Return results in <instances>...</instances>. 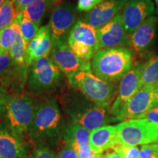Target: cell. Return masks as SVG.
<instances>
[{"mask_svg":"<svg viewBox=\"0 0 158 158\" xmlns=\"http://www.w3.org/2000/svg\"><path fill=\"white\" fill-rule=\"evenodd\" d=\"M59 100L54 96L37 98L35 113L29 127L28 138L35 145L56 149L64 142L67 120Z\"/></svg>","mask_w":158,"mask_h":158,"instance_id":"obj_1","label":"cell"},{"mask_svg":"<svg viewBox=\"0 0 158 158\" xmlns=\"http://www.w3.org/2000/svg\"><path fill=\"white\" fill-rule=\"evenodd\" d=\"M58 100L69 120L90 131L116 122L109 109L97 106L68 84L60 92Z\"/></svg>","mask_w":158,"mask_h":158,"instance_id":"obj_2","label":"cell"},{"mask_svg":"<svg viewBox=\"0 0 158 158\" xmlns=\"http://www.w3.org/2000/svg\"><path fill=\"white\" fill-rule=\"evenodd\" d=\"M68 78L48 56L37 59L29 65L26 89L35 98L60 94Z\"/></svg>","mask_w":158,"mask_h":158,"instance_id":"obj_3","label":"cell"},{"mask_svg":"<svg viewBox=\"0 0 158 158\" xmlns=\"http://www.w3.org/2000/svg\"><path fill=\"white\" fill-rule=\"evenodd\" d=\"M131 48L115 47L99 50L91 60V70L98 78L117 84L134 67Z\"/></svg>","mask_w":158,"mask_h":158,"instance_id":"obj_4","label":"cell"},{"mask_svg":"<svg viewBox=\"0 0 158 158\" xmlns=\"http://www.w3.org/2000/svg\"><path fill=\"white\" fill-rule=\"evenodd\" d=\"M67 78L71 87L80 92L88 100L100 107L110 109L117 94L116 84L98 78L92 70L79 71Z\"/></svg>","mask_w":158,"mask_h":158,"instance_id":"obj_5","label":"cell"},{"mask_svg":"<svg viewBox=\"0 0 158 158\" xmlns=\"http://www.w3.org/2000/svg\"><path fill=\"white\" fill-rule=\"evenodd\" d=\"M37 99L28 93L7 94L5 119L15 133L28 138L35 113Z\"/></svg>","mask_w":158,"mask_h":158,"instance_id":"obj_6","label":"cell"},{"mask_svg":"<svg viewBox=\"0 0 158 158\" xmlns=\"http://www.w3.org/2000/svg\"><path fill=\"white\" fill-rule=\"evenodd\" d=\"M116 127L118 143L137 147L158 142V124L144 118L121 122Z\"/></svg>","mask_w":158,"mask_h":158,"instance_id":"obj_7","label":"cell"},{"mask_svg":"<svg viewBox=\"0 0 158 158\" xmlns=\"http://www.w3.org/2000/svg\"><path fill=\"white\" fill-rule=\"evenodd\" d=\"M79 19L78 10L70 2L54 5L48 23L53 43H68L69 35Z\"/></svg>","mask_w":158,"mask_h":158,"instance_id":"obj_8","label":"cell"},{"mask_svg":"<svg viewBox=\"0 0 158 158\" xmlns=\"http://www.w3.org/2000/svg\"><path fill=\"white\" fill-rule=\"evenodd\" d=\"M68 43L78 58L91 62L99 51L97 29L79 19L69 35Z\"/></svg>","mask_w":158,"mask_h":158,"instance_id":"obj_9","label":"cell"},{"mask_svg":"<svg viewBox=\"0 0 158 158\" xmlns=\"http://www.w3.org/2000/svg\"><path fill=\"white\" fill-rule=\"evenodd\" d=\"M143 64L134 66L124 76L118 86L117 94L111 106L109 112L116 122V117L124 106L142 87L141 73Z\"/></svg>","mask_w":158,"mask_h":158,"instance_id":"obj_10","label":"cell"},{"mask_svg":"<svg viewBox=\"0 0 158 158\" xmlns=\"http://www.w3.org/2000/svg\"><path fill=\"white\" fill-rule=\"evenodd\" d=\"M49 58L67 78L79 71H89L91 62H85L75 54L68 43H53Z\"/></svg>","mask_w":158,"mask_h":158,"instance_id":"obj_11","label":"cell"},{"mask_svg":"<svg viewBox=\"0 0 158 158\" xmlns=\"http://www.w3.org/2000/svg\"><path fill=\"white\" fill-rule=\"evenodd\" d=\"M158 84L144 86L127 102L116 117V122L139 118L154 108L155 94Z\"/></svg>","mask_w":158,"mask_h":158,"instance_id":"obj_12","label":"cell"},{"mask_svg":"<svg viewBox=\"0 0 158 158\" xmlns=\"http://www.w3.org/2000/svg\"><path fill=\"white\" fill-rule=\"evenodd\" d=\"M29 143L15 133L4 119L0 121V157L1 158H27Z\"/></svg>","mask_w":158,"mask_h":158,"instance_id":"obj_13","label":"cell"},{"mask_svg":"<svg viewBox=\"0 0 158 158\" xmlns=\"http://www.w3.org/2000/svg\"><path fill=\"white\" fill-rule=\"evenodd\" d=\"M98 48L115 47H130V35L124 29L121 13H118L109 22L97 30Z\"/></svg>","mask_w":158,"mask_h":158,"instance_id":"obj_14","label":"cell"},{"mask_svg":"<svg viewBox=\"0 0 158 158\" xmlns=\"http://www.w3.org/2000/svg\"><path fill=\"white\" fill-rule=\"evenodd\" d=\"M155 13V6L152 0H127L120 13L124 29L130 35Z\"/></svg>","mask_w":158,"mask_h":158,"instance_id":"obj_15","label":"cell"},{"mask_svg":"<svg viewBox=\"0 0 158 158\" xmlns=\"http://www.w3.org/2000/svg\"><path fill=\"white\" fill-rule=\"evenodd\" d=\"M127 1V0H105L103 2L92 10L86 12L83 15L81 20L98 30L121 13Z\"/></svg>","mask_w":158,"mask_h":158,"instance_id":"obj_16","label":"cell"},{"mask_svg":"<svg viewBox=\"0 0 158 158\" xmlns=\"http://www.w3.org/2000/svg\"><path fill=\"white\" fill-rule=\"evenodd\" d=\"M91 131L75 122L67 120L64 132V143L77 151L79 158H84L94 152L89 148Z\"/></svg>","mask_w":158,"mask_h":158,"instance_id":"obj_17","label":"cell"},{"mask_svg":"<svg viewBox=\"0 0 158 158\" xmlns=\"http://www.w3.org/2000/svg\"><path fill=\"white\" fill-rule=\"evenodd\" d=\"M52 46L53 40L50 26L49 24L43 26L26 48V64L29 67L36 59L48 56Z\"/></svg>","mask_w":158,"mask_h":158,"instance_id":"obj_18","label":"cell"},{"mask_svg":"<svg viewBox=\"0 0 158 158\" xmlns=\"http://www.w3.org/2000/svg\"><path fill=\"white\" fill-rule=\"evenodd\" d=\"M157 18L152 15L143 21L130 35V48L136 53L147 51L153 44L157 33Z\"/></svg>","mask_w":158,"mask_h":158,"instance_id":"obj_19","label":"cell"},{"mask_svg":"<svg viewBox=\"0 0 158 158\" xmlns=\"http://www.w3.org/2000/svg\"><path fill=\"white\" fill-rule=\"evenodd\" d=\"M28 68L27 64H12L0 76V86L9 94H22L27 86Z\"/></svg>","mask_w":158,"mask_h":158,"instance_id":"obj_20","label":"cell"},{"mask_svg":"<svg viewBox=\"0 0 158 158\" xmlns=\"http://www.w3.org/2000/svg\"><path fill=\"white\" fill-rule=\"evenodd\" d=\"M118 143L116 125H105L92 130L89 136V148L92 152L102 154Z\"/></svg>","mask_w":158,"mask_h":158,"instance_id":"obj_21","label":"cell"},{"mask_svg":"<svg viewBox=\"0 0 158 158\" xmlns=\"http://www.w3.org/2000/svg\"><path fill=\"white\" fill-rule=\"evenodd\" d=\"M54 6V4L51 0H36L23 10V16L40 27L47 12L52 9Z\"/></svg>","mask_w":158,"mask_h":158,"instance_id":"obj_22","label":"cell"},{"mask_svg":"<svg viewBox=\"0 0 158 158\" xmlns=\"http://www.w3.org/2000/svg\"><path fill=\"white\" fill-rule=\"evenodd\" d=\"M142 86L158 84V54L150 56L143 63L141 73Z\"/></svg>","mask_w":158,"mask_h":158,"instance_id":"obj_23","label":"cell"},{"mask_svg":"<svg viewBox=\"0 0 158 158\" xmlns=\"http://www.w3.org/2000/svg\"><path fill=\"white\" fill-rule=\"evenodd\" d=\"M15 20L19 22L20 33H21V36H22L23 40H24L27 46L29 43L37 34L40 29V27L30 20L23 17L22 12L18 13L15 18Z\"/></svg>","mask_w":158,"mask_h":158,"instance_id":"obj_24","label":"cell"},{"mask_svg":"<svg viewBox=\"0 0 158 158\" xmlns=\"http://www.w3.org/2000/svg\"><path fill=\"white\" fill-rule=\"evenodd\" d=\"M19 29V22L14 19V21L11 25L8 26L0 31V35H1L0 54L10 53L12 45L16 38L17 31Z\"/></svg>","mask_w":158,"mask_h":158,"instance_id":"obj_25","label":"cell"},{"mask_svg":"<svg viewBox=\"0 0 158 158\" xmlns=\"http://www.w3.org/2000/svg\"><path fill=\"white\" fill-rule=\"evenodd\" d=\"M27 45L23 40L22 36H21L20 30L17 31L16 38H15L14 43L12 45L10 54L12 61L13 64H26L25 62V51Z\"/></svg>","mask_w":158,"mask_h":158,"instance_id":"obj_26","label":"cell"},{"mask_svg":"<svg viewBox=\"0 0 158 158\" xmlns=\"http://www.w3.org/2000/svg\"><path fill=\"white\" fill-rule=\"evenodd\" d=\"M16 16L13 0H5L0 7V31L11 25Z\"/></svg>","mask_w":158,"mask_h":158,"instance_id":"obj_27","label":"cell"},{"mask_svg":"<svg viewBox=\"0 0 158 158\" xmlns=\"http://www.w3.org/2000/svg\"><path fill=\"white\" fill-rule=\"evenodd\" d=\"M112 150L122 158H140V150L135 146L117 143L112 148Z\"/></svg>","mask_w":158,"mask_h":158,"instance_id":"obj_28","label":"cell"},{"mask_svg":"<svg viewBox=\"0 0 158 158\" xmlns=\"http://www.w3.org/2000/svg\"><path fill=\"white\" fill-rule=\"evenodd\" d=\"M29 158H55V154L45 145H35Z\"/></svg>","mask_w":158,"mask_h":158,"instance_id":"obj_29","label":"cell"},{"mask_svg":"<svg viewBox=\"0 0 158 158\" xmlns=\"http://www.w3.org/2000/svg\"><path fill=\"white\" fill-rule=\"evenodd\" d=\"M140 158H158V144L143 145L140 149Z\"/></svg>","mask_w":158,"mask_h":158,"instance_id":"obj_30","label":"cell"},{"mask_svg":"<svg viewBox=\"0 0 158 158\" xmlns=\"http://www.w3.org/2000/svg\"><path fill=\"white\" fill-rule=\"evenodd\" d=\"M104 1L105 0H78L76 9L78 12H89Z\"/></svg>","mask_w":158,"mask_h":158,"instance_id":"obj_31","label":"cell"},{"mask_svg":"<svg viewBox=\"0 0 158 158\" xmlns=\"http://www.w3.org/2000/svg\"><path fill=\"white\" fill-rule=\"evenodd\" d=\"M55 158H79V155L73 148L64 144V147L55 155Z\"/></svg>","mask_w":158,"mask_h":158,"instance_id":"obj_32","label":"cell"},{"mask_svg":"<svg viewBox=\"0 0 158 158\" xmlns=\"http://www.w3.org/2000/svg\"><path fill=\"white\" fill-rule=\"evenodd\" d=\"M13 64L10 53L0 54V76L8 70Z\"/></svg>","mask_w":158,"mask_h":158,"instance_id":"obj_33","label":"cell"},{"mask_svg":"<svg viewBox=\"0 0 158 158\" xmlns=\"http://www.w3.org/2000/svg\"><path fill=\"white\" fill-rule=\"evenodd\" d=\"M139 118H144L150 122L158 124V108H153L143 114Z\"/></svg>","mask_w":158,"mask_h":158,"instance_id":"obj_34","label":"cell"},{"mask_svg":"<svg viewBox=\"0 0 158 158\" xmlns=\"http://www.w3.org/2000/svg\"><path fill=\"white\" fill-rule=\"evenodd\" d=\"M35 1H36V0H13L16 15L18 13L22 12L27 6L31 5Z\"/></svg>","mask_w":158,"mask_h":158,"instance_id":"obj_35","label":"cell"},{"mask_svg":"<svg viewBox=\"0 0 158 158\" xmlns=\"http://www.w3.org/2000/svg\"><path fill=\"white\" fill-rule=\"evenodd\" d=\"M7 93L0 86V120L5 116L6 98Z\"/></svg>","mask_w":158,"mask_h":158,"instance_id":"obj_36","label":"cell"},{"mask_svg":"<svg viewBox=\"0 0 158 158\" xmlns=\"http://www.w3.org/2000/svg\"><path fill=\"white\" fill-rule=\"evenodd\" d=\"M102 158H122L115 152H107L105 155H102Z\"/></svg>","mask_w":158,"mask_h":158,"instance_id":"obj_37","label":"cell"},{"mask_svg":"<svg viewBox=\"0 0 158 158\" xmlns=\"http://www.w3.org/2000/svg\"><path fill=\"white\" fill-rule=\"evenodd\" d=\"M154 108H158V86L156 89L155 94V101H154Z\"/></svg>","mask_w":158,"mask_h":158,"instance_id":"obj_38","label":"cell"},{"mask_svg":"<svg viewBox=\"0 0 158 158\" xmlns=\"http://www.w3.org/2000/svg\"><path fill=\"white\" fill-rule=\"evenodd\" d=\"M84 158H102V154H95L93 153L92 155L87 156V157Z\"/></svg>","mask_w":158,"mask_h":158,"instance_id":"obj_39","label":"cell"},{"mask_svg":"<svg viewBox=\"0 0 158 158\" xmlns=\"http://www.w3.org/2000/svg\"><path fill=\"white\" fill-rule=\"evenodd\" d=\"M51 1H52L53 3L54 4V5H57V4H58V3L61 2H62V0H51Z\"/></svg>","mask_w":158,"mask_h":158,"instance_id":"obj_40","label":"cell"},{"mask_svg":"<svg viewBox=\"0 0 158 158\" xmlns=\"http://www.w3.org/2000/svg\"><path fill=\"white\" fill-rule=\"evenodd\" d=\"M4 2H5V0H0V7H1L2 5L4 3Z\"/></svg>","mask_w":158,"mask_h":158,"instance_id":"obj_41","label":"cell"},{"mask_svg":"<svg viewBox=\"0 0 158 158\" xmlns=\"http://www.w3.org/2000/svg\"><path fill=\"white\" fill-rule=\"evenodd\" d=\"M154 1H155V2L156 5H157V7L158 8V0H154Z\"/></svg>","mask_w":158,"mask_h":158,"instance_id":"obj_42","label":"cell"},{"mask_svg":"<svg viewBox=\"0 0 158 158\" xmlns=\"http://www.w3.org/2000/svg\"><path fill=\"white\" fill-rule=\"evenodd\" d=\"M0 45H1V35H0Z\"/></svg>","mask_w":158,"mask_h":158,"instance_id":"obj_43","label":"cell"},{"mask_svg":"<svg viewBox=\"0 0 158 158\" xmlns=\"http://www.w3.org/2000/svg\"><path fill=\"white\" fill-rule=\"evenodd\" d=\"M0 158H1V157H0Z\"/></svg>","mask_w":158,"mask_h":158,"instance_id":"obj_44","label":"cell"},{"mask_svg":"<svg viewBox=\"0 0 158 158\" xmlns=\"http://www.w3.org/2000/svg\"></svg>","mask_w":158,"mask_h":158,"instance_id":"obj_45","label":"cell"}]
</instances>
